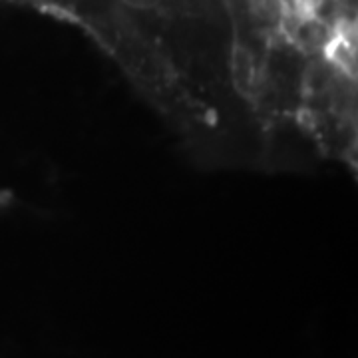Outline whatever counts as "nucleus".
<instances>
[{"label": "nucleus", "mask_w": 358, "mask_h": 358, "mask_svg": "<svg viewBox=\"0 0 358 358\" xmlns=\"http://www.w3.org/2000/svg\"><path fill=\"white\" fill-rule=\"evenodd\" d=\"M257 36L273 58H303L324 64L336 50L348 52L355 34V0H243Z\"/></svg>", "instance_id": "1"}, {"label": "nucleus", "mask_w": 358, "mask_h": 358, "mask_svg": "<svg viewBox=\"0 0 358 358\" xmlns=\"http://www.w3.org/2000/svg\"><path fill=\"white\" fill-rule=\"evenodd\" d=\"M8 205V193H4L0 189V211Z\"/></svg>", "instance_id": "2"}, {"label": "nucleus", "mask_w": 358, "mask_h": 358, "mask_svg": "<svg viewBox=\"0 0 358 358\" xmlns=\"http://www.w3.org/2000/svg\"><path fill=\"white\" fill-rule=\"evenodd\" d=\"M2 2H13V0H2Z\"/></svg>", "instance_id": "3"}]
</instances>
